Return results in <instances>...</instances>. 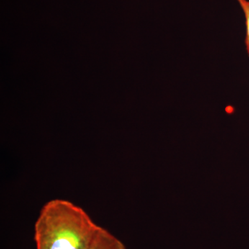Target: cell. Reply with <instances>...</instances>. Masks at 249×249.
Segmentation results:
<instances>
[{"mask_svg": "<svg viewBox=\"0 0 249 249\" xmlns=\"http://www.w3.org/2000/svg\"><path fill=\"white\" fill-rule=\"evenodd\" d=\"M100 227L80 206L53 199L44 205L35 223L36 249H87Z\"/></svg>", "mask_w": 249, "mask_h": 249, "instance_id": "obj_1", "label": "cell"}, {"mask_svg": "<svg viewBox=\"0 0 249 249\" xmlns=\"http://www.w3.org/2000/svg\"><path fill=\"white\" fill-rule=\"evenodd\" d=\"M87 249H126L124 244L104 228L100 227L97 233Z\"/></svg>", "mask_w": 249, "mask_h": 249, "instance_id": "obj_2", "label": "cell"}, {"mask_svg": "<svg viewBox=\"0 0 249 249\" xmlns=\"http://www.w3.org/2000/svg\"><path fill=\"white\" fill-rule=\"evenodd\" d=\"M241 8L243 10L247 25V36H246V47L249 56V1L248 0H237Z\"/></svg>", "mask_w": 249, "mask_h": 249, "instance_id": "obj_3", "label": "cell"}]
</instances>
